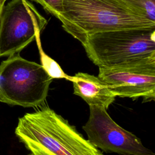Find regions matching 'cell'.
<instances>
[{
  "instance_id": "30bf717a",
  "label": "cell",
  "mask_w": 155,
  "mask_h": 155,
  "mask_svg": "<svg viewBox=\"0 0 155 155\" xmlns=\"http://www.w3.org/2000/svg\"><path fill=\"white\" fill-rule=\"evenodd\" d=\"M132 10L155 22V0H120Z\"/></svg>"
},
{
  "instance_id": "5b68a950",
  "label": "cell",
  "mask_w": 155,
  "mask_h": 155,
  "mask_svg": "<svg viewBox=\"0 0 155 155\" xmlns=\"http://www.w3.org/2000/svg\"><path fill=\"white\" fill-rule=\"evenodd\" d=\"M47 21L27 0H11L0 19V58L19 54L37 36Z\"/></svg>"
},
{
  "instance_id": "4fadbf2b",
  "label": "cell",
  "mask_w": 155,
  "mask_h": 155,
  "mask_svg": "<svg viewBox=\"0 0 155 155\" xmlns=\"http://www.w3.org/2000/svg\"><path fill=\"white\" fill-rule=\"evenodd\" d=\"M27 155H35V154H33V153H30V154H27Z\"/></svg>"
},
{
  "instance_id": "277c9868",
  "label": "cell",
  "mask_w": 155,
  "mask_h": 155,
  "mask_svg": "<svg viewBox=\"0 0 155 155\" xmlns=\"http://www.w3.org/2000/svg\"><path fill=\"white\" fill-rule=\"evenodd\" d=\"M53 78L44 68L19 54L0 64V102L25 108L41 105Z\"/></svg>"
},
{
  "instance_id": "6da1fadb",
  "label": "cell",
  "mask_w": 155,
  "mask_h": 155,
  "mask_svg": "<svg viewBox=\"0 0 155 155\" xmlns=\"http://www.w3.org/2000/svg\"><path fill=\"white\" fill-rule=\"evenodd\" d=\"M15 133L35 155H103L67 120L47 105L19 117Z\"/></svg>"
},
{
  "instance_id": "9c48e42d",
  "label": "cell",
  "mask_w": 155,
  "mask_h": 155,
  "mask_svg": "<svg viewBox=\"0 0 155 155\" xmlns=\"http://www.w3.org/2000/svg\"><path fill=\"white\" fill-rule=\"evenodd\" d=\"M36 41L38 44L40 59L41 64V65L44 68L48 74L53 79L55 78H65L68 81L70 80L71 76L66 74L59 65L52 58L49 57L43 51L40 42V36H38L36 38Z\"/></svg>"
},
{
  "instance_id": "52a82bcc",
  "label": "cell",
  "mask_w": 155,
  "mask_h": 155,
  "mask_svg": "<svg viewBox=\"0 0 155 155\" xmlns=\"http://www.w3.org/2000/svg\"><path fill=\"white\" fill-rule=\"evenodd\" d=\"M99 69L97 78L116 96L155 100V64Z\"/></svg>"
},
{
  "instance_id": "7c38bea8",
  "label": "cell",
  "mask_w": 155,
  "mask_h": 155,
  "mask_svg": "<svg viewBox=\"0 0 155 155\" xmlns=\"http://www.w3.org/2000/svg\"><path fill=\"white\" fill-rule=\"evenodd\" d=\"M7 0H0V19H1V17L3 7L4 6V3Z\"/></svg>"
},
{
  "instance_id": "8fae6325",
  "label": "cell",
  "mask_w": 155,
  "mask_h": 155,
  "mask_svg": "<svg viewBox=\"0 0 155 155\" xmlns=\"http://www.w3.org/2000/svg\"><path fill=\"white\" fill-rule=\"evenodd\" d=\"M42 5L43 8L48 13L56 18H59L62 12L63 0H31Z\"/></svg>"
},
{
  "instance_id": "ba28073f",
  "label": "cell",
  "mask_w": 155,
  "mask_h": 155,
  "mask_svg": "<svg viewBox=\"0 0 155 155\" xmlns=\"http://www.w3.org/2000/svg\"><path fill=\"white\" fill-rule=\"evenodd\" d=\"M73 85V93L80 96L88 105L105 108L114 101L116 96L108 86L97 77L85 73H78L71 76Z\"/></svg>"
},
{
  "instance_id": "7a4b0ae2",
  "label": "cell",
  "mask_w": 155,
  "mask_h": 155,
  "mask_svg": "<svg viewBox=\"0 0 155 155\" xmlns=\"http://www.w3.org/2000/svg\"><path fill=\"white\" fill-rule=\"evenodd\" d=\"M78 40L99 68L155 64V26L94 33Z\"/></svg>"
},
{
  "instance_id": "3957f363",
  "label": "cell",
  "mask_w": 155,
  "mask_h": 155,
  "mask_svg": "<svg viewBox=\"0 0 155 155\" xmlns=\"http://www.w3.org/2000/svg\"><path fill=\"white\" fill-rule=\"evenodd\" d=\"M58 19L77 39L94 33L155 26L120 0H63Z\"/></svg>"
},
{
  "instance_id": "8992f818",
  "label": "cell",
  "mask_w": 155,
  "mask_h": 155,
  "mask_svg": "<svg viewBox=\"0 0 155 155\" xmlns=\"http://www.w3.org/2000/svg\"><path fill=\"white\" fill-rule=\"evenodd\" d=\"M89 107V118L82 129L88 140L97 148L120 155H155L143 145L139 137L116 124L105 108Z\"/></svg>"
}]
</instances>
